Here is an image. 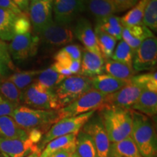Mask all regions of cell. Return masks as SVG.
Masks as SVG:
<instances>
[{
	"label": "cell",
	"instance_id": "6da1fadb",
	"mask_svg": "<svg viewBox=\"0 0 157 157\" xmlns=\"http://www.w3.org/2000/svg\"><path fill=\"white\" fill-rule=\"evenodd\" d=\"M130 137L143 157H157V138L154 122L150 117L132 110Z\"/></svg>",
	"mask_w": 157,
	"mask_h": 157
},
{
	"label": "cell",
	"instance_id": "7a4b0ae2",
	"mask_svg": "<svg viewBox=\"0 0 157 157\" xmlns=\"http://www.w3.org/2000/svg\"><path fill=\"white\" fill-rule=\"evenodd\" d=\"M98 115L107 133L111 143L121 141L130 136L132 131V110L101 108Z\"/></svg>",
	"mask_w": 157,
	"mask_h": 157
},
{
	"label": "cell",
	"instance_id": "3957f363",
	"mask_svg": "<svg viewBox=\"0 0 157 157\" xmlns=\"http://www.w3.org/2000/svg\"><path fill=\"white\" fill-rule=\"evenodd\" d=\"M11 117L21 129L27 132L36 129L44 135L60 120L58 111L36 109L23 105L15 108Z\"/></svg>",
	"mask_w": 157,
	"mask_h": 157
},
{
	"label": "cell",
	"instance_id": "277c9868",
	"mask_svg": "<svg viewBox=\"0 0 157 157\" xmlns=\"http://www.w3.org/2000/svg\"><path fill=\"white\" fill-rule=\"evenodd\" d=\"M91 90V78L72 75L65 78L55 89V93L62 109Z\"/></svg>",
	"mask_w": 157,
	"mask_h": 157
},
{
	"label": "cell",
	"instance_id": "5b68a950",
	"mask_svg": "<svg viewBox=\"0 0 157 157\" xmlns=\"http://www.w3.org/2000/svg\"><path fill=\"white\" fill-rule=\"evenodd\" d=\"M95 112V111H92L83 114L63 118L58 120L52 124L48 132L43 135L40 143L38 145L39 148L42 151L47 143L57 137L71 134H77Z\"/></svg>",
	"mask_w": 157,
	"mask_h": 157
},
{
	"label": "cell",
	"instance_id": "8992f818",
	"mask_svg": "<svg viewBox=\"0 0 157 157\" xmlns=\"http://www.w3.org/2000/svg\"><path fill=\"white\" fill-rule=\"evenodd\" d=\"M22 105L32 109L58 111L60 109L55 90H48L34 82L23 92Z\"/></svg>",
	"mask_w": 157,
	"mask_h": 157
},
{
	"label": "cell",
	"instance_id": "52a82bcc",
	"mask_svg": "<svg viewBox=\"0 0 157 157\" xmlns=\"http://www.w3.org/2000/svg\"><path fill=\"white\" fill-rule=\"evenodd\" d=\"M29 135L23 138H0V151L9 157H25L31 152L40 150L38 142L44 134L36 129L29 131Z\"/></svg>",
	"mask_w": 157,
	"mask_h": 157
},
{
	"label": "cell",
	"instance_id": "ba28073f",
	"mask_svg": "<svg viewBox=\"0 0 157 157\" xmlns=\"http://www.w3.org/2000/svg\"><path fill=\"white\" fill-rule=\"evenodd\" d=\"M105 96V94L92 89L69 105L58 110L60 119L98 111L103 105Z\"/></svg>",
	"mask_w": 157,
	"mask_h": 157
},
{
	"label": "cell",
	"instance_id": "9c48e42d",
	"mask_svg": "<svg viewBox=\"0 0 157 157\" xmlns=\"http://www.w3.org/2000/svg\"><path fill=\"white\" fill-rule=\"evenodd\" d=\"M143 88L137 84L129 82L115 93L106 95L101 108L132 110L134 104L138 99Z\"/></svg>",
	"mask_w": 157,
	"mask_h": 157
},
{
	"label": "cell",
	"instance_id": "30bf717a",
	"mask_svg": "<svg viewBox=\"0 0 157 157\" xmlns=\"http://www.w3.org/2000/svg\"><path fill=\"white\" fill-rule=\"evenodd\" d=\"M157 63V39L155 36L145 39L135 51L132 68L135 73L154 69Z\"/></svg>",
	"mask_w": 157,
	"mask_h": 157
},
{
	"label": "cell",
	"instance_id": "8fae6325",
	"mask_svg": "<svg viewBox=\"0 0 157 157\" xmlns=\"http://www.w3.org/2000/svg\"><path fill=\"white\" fill-rule=\"evenodd\" d=\"M39 42V37L31 32L15 34L7 46V49L13 59L24 60L36 54Z\"/></svg>",
	"mask_w": 157,
	"mask_h": 157
},
{
	"label": "cell",
	"instance_id": "7c38bea8",
	"mask_svg": "<svg viewBox=\"0 0 157 157\" xmlns=\"http://www.w3.org/2000/svg\"><path fill=\"white\" fill-rule=\"evenodd\" d=\"M95 113L86 122L82 130L91 137L97 150L98 157H107L111 142L101 117L98 113L96 115Z\"/></svg>",
	"mask_w": 157,
	"mask_h": 157
},
{
	"label": "cell",
	"instance_id": "4fadbf2b",
	"mask_svg": "<svg viewBox=\"0 0 157 157\" xmlns=\"http://www.w3.org/2000/svg\"><path fill=\"white\" fill-rule=\"evenodd\" d=\"M85 10L84 0H52L54 21L69 25Z\"/></svg>",
	"mask_w": 157,
	"mask_h": 157
},
{
	"label": "cell",
	"instance_id": "5bb4252c",
	"mask_svg": "<svg viewBox=\"0 0 157 157\" xmlns=\"http://www.w3.org/2000/svg\"><path fill=\"white\" fill-rule=\"evenodd\" d=\"M28 16L35 33L39 34L52 18V0H39L29 4Z\"/></svg>",
	"mask_w": 157,
	"mask_h": 157
},
{
	"label": "cell",
	"instance_id": "9a60e30c",
	"mask_svg": "<svg viewBox=\"0 0 157 157\" xmlns=\"http://www.w3.org/2000/svg\"><path fill=\"white\" fill-rule=\"evenodd\" d=\"M42 41L50 46L67 45L74 40V30L69 25H61L53 21L39 34Z\"/></svg>",
	"mask_w": 157,
	"mask_h": 157
},
{
	"label": "cell",
	"instance_id": "2e32d148",
	"mask_svg": "<svg viewBox=\"0 0 157 157\" xmlns=\"http://www.w3.org/2000/svg\"><path fill=\"white\" fill-rule=\"evenodd\" d=\"M74 34L76 38L84 45L85 50L102 56L97 43L95 31L91 23L85 17H80L76 23ZM103 57V56H102Z\"/></svg>",
	"mask_w": 157,
	"mask_h": 157
},
{
	"label": "cell",
	"instance_id": "e0dca14e",
	"mask_svg": "<svg viewBox=\"0 0 157 157\" xmlns=\"http://www.w3.org/2000/svg\"><path fill=\"white\" fill-rule=\"evenodd\" d=\"M105 67V59L85 49L82 50L81 68L78 75L93 78L103 74Z\"/></svg>",
	"mask_w": 157,
	"mask_h": 157
},
{
	"label": "cell",
	"instance_id": "ac0fdd59",
	"mask_svg": "<svg viewBox=\"0 0 157 157\" xmlns=\"http://www.w3.org/2000/svg\"><path fill=\"white\" fill-rule=\"evenodd\" d=\"M154 36L151 31L143 24L123 26L121 39L135 51L145 39Z\"/></svg>",
	"mask_w": 157,
	"mask_h": 157
},
{
	"label": "cell",
	"instance_id": "d6986e66",
	"mask_svg": "<svg viewBox=\"0 0 157 157\" xmlns=\"http://www.w3.org/2000/svg\"><path fill=\"white\" fill-rule=\"evenodd\" d=\"M130 81L118 79L109 74H101L91 78L92 89L105 95L113 93L121 89Z\"/></svg>",
	"mask_w": 157,
	"mask_h": 157
},
{
	"label": "cell",
	"instance_id": "ffe728a7",
	"mask_svg": "<svg viewBox=\"0 0 157 157\" xmlns=\"http://www.w3.org/2000/svg\"><path fill=\"white\" fill-rule=\"evenodd\" d=\"M132 110L151 118L157 113V92L143 89Z\"/></svg>",
	"mask_w": 157,
	"mask_h": 157
},
{
	"label": "cell",
	"instance_id": "44dd1931",
	"mask_svg": "<svg viewBox=\"0 0 157 157\" xmlns=\"http://www.w3.org/2000/svg\"><path fill=\"white\" fill-rule=\"evenodd\" d=\"M76 135L71 134L57 137L47 143L40 153L39 157H50L55 153L63 149H75Z\"/></svg>",
	"mask_w": 157,
	"mask_h": 157
},
{
	"label": "cell",
	"instance_id": "7402d4cb",
	"mask_svg": "<svg viewBox=\"0 0 157 157\" xmlns=\"http://www.w3.org/2000/svg\"><path fill=\"white\" fill-rule=\"evenodd\" d=\"M107 157H143L130 136L117 143H111Z\"/></svg>",
	"mask_w": 157,
	"mask_h": 157
},
{
	"label": "cell",
	"instance_id": "603a6c76",
	"mask_svg": "<svg viewBox=\"0 0 157 157\" xmlns=\"http://www.w3.org/2000/svg\"><path fill=\"white\" fill-rule=\"evenodd\" d=\"M87 8L96 20L110 16L117 13L111 0H84Z\"/></svg>",
	"mask_w": 157,
	"mask_h": 157
},
{
	"label": "cell",
	"instance_id": "cb8c5ba5",
	"mask_svg": "<svg viewBox=\"0 0 157 157\" xmlns=\"http://www.w3.org/2000/svg\"><path fill=\"white\" fill-rule=\"evenodd\" d=\"M28 135L29 132L21 129L11 116L0 117V138H23Z\"/></svg>",
	"mask_w": 157,
	"mask_h": 157
},
{
	"label": "cell",
	"instance_id": "d4e9b609",
	"mask_svg": "<svg viewBox=\"0 0 157 157\" xmlns=\"http://www.w3.org/2000/svg\"><path fill=\"white\" fill-rule=\"evenodd\" d=\"M18 16L10 10L0 8V40L9 42L13 39L15 23Z\"/></svg>",
	"mask_w": 157,
	"mask_h": 157
},
{
	"label": "cell",
	"instance_id": "484cf974",
	"mask_svg": "<svg viewBox=\"0 0 157 157\" xmlns=\"http://www.w3.org/2000/svg\"><path fill=\"white\" fill-rule=\"evenodd\" d=\"M104 71L118 79L124 81H130L136 74L132 66L116 61L112 59L105 60Z\"/></svg>",
	"mask_w": 157,
	"mask_h": 157
},
{
	"label": "cell",
	"instance_id": "4316f807",
	"mask_svg": "<svg viewBox=\"0 0 157 157\" xmlns=\"http://www.w3.org/2000/svg\"><path fill=\"white\" fill-rule=\"evenodd\" d=\"M95 27L114 37L117 40L121 39L123 25L121 23L120 17L112 15L103 18L96 20Z\"/></svg>",
	"mask_w": 157,
	"mask_h": 157
},
{
	"label": "cell",
	"instance_id": "83f0119b",
	"mask_svg": "<svg viewBox=\"0 0 157 157\" xmlns=\"http://www.w3.org/2000/svg\"><path fill=\"white\" fill-rule=\"evenodd\" d=\"M65 78H66V76L58 73L51 66L46 69L41 70L34 82L48 90H55Z\"/></svg>",
	"mask_w": 157,
	"mask_h": 157
},
{
	"label": "cell",
	"instance_id": "f1b7e54d",
	"mask_svg": "<svg viewBox=\"0 0 157 157\" xmlns=\"http://www.w3.org/2000/svg\"><path fill=\"white\" fill-rule=\"evenodd\" d=\"M97 39V43L101 50V55L105 60L111 59L117 45V39L107 33L101 31L97 27L94 29Z\"/></svg>",
	"mask_w": 157,
	"mask_h": 157
},
{
	"label": "cell",
	"instance_id": "f546056e",
	"mask_svg": "<svg viewBox=\"0 0 157 157\" xmlns=\"http://www.w3.org/2000/svg\"><path fill=\"white\" fill-rule=\"evenodd\" d=\"M76 152L80 157H98L91 137L82 129L76 135Z\"/></svg>",
	"mask_w": 157,
	"mask_h": 157
},
{
	"label": "cell",
	"instance_id": "4dcf8cb0",
	"mask_svg": "<svg viewBox=\"0 0 157 157\" xmlns=\"http://www.w3.org/2000/svg\"><path fill=\"white\" fill-rule=\"evenodd\" d=\"M0 94L15 107L22 105L23 92L7 78L0 80Z\"/></svg>",
	"mask_w": 157,
	"mask_h": 157
},
{
	"label": "cell",
	"instance_id": "1f68e13d",
	"mask_svg": "<svg viewBox=\"0 0 157 157\" xmlns=\"http://www.w3.org/2000/svg\"><path fill=\"white\" fill-rule=\"evenodd\" d=\"M149 0H139V2L128 13L121 17L123 26H130L143 24V17L145 8Z\"/></svg>",
	"mask_w": 157,
	"mask_h": 157
},
{
	"label": "cell",
	"instance_id": "d6a6232c",
	"mask_svg": "<svg viewBox=\"0 0 157 157\" xmlns=\"http://www.w3.org/2000/svg\"><path fill=\"white\" fill-rule=\"evenodd\" d=\"M41 70L21 71L12 74L7 78L13 82L21 92L34 83Z\"/></svg>",
	"mask_w": 157,
	"mask_h": 157
},
{
	"label": "cell",
	"instance_id": "836d02e7",
	"mask_svg": "<svg viewBox=\"0 0 157 157\" xmlns=\"http://www.w3.org/2000/svg\"><path fill=\"white\" fill-rule=\"evenodd\" d=\"M134 51L124 41L121 39L113 51L111 59L116 61L122 63L132 67V60Z\"/></svg>",
	"mask_w": 157,
	"mask_h": 157
},
{
	"label": "cell",
	"instance_id": "e575fe53",
	"mask_svg": "<svg viewBox=\"0 0 157 157\" xmlns=\"http://www.w3.org/2000/svg\"><path fill=\"white\" fill-rule=\"evenodd\" d=\"M143 24L151 31H157V0H149L143 13Z\"/></svg>",
	"mask_w": 157,
	"mask_h": 157
},
{
	"label": "cell",
	"instance_id": "d590c367",
	"mask_svg": "<svg viewBox=\"0 0 157 157\" xmlns=\"http://www.w3.org/2000/svg\"><path fill=\"white\" fill-rule=\"evenodd\" d=\"M130 82L140 86L143 89L157 92V74L156 71L149 72L139 75H135Z\"/></svg>",
	"mask_w": 157,
	"mask_h": 157
},
{
	"label": "cell",
	"instance_id": "8d00e7d4",
	"mask_svg": "<svg viewBox=\"0 0 157 157\" xmlns=\"http://www.w3.org/2000/svg\"><path fill=\"white\" fill-rule=\"evenodd\" d=\"M10 70H14V65L12 62L7 45L3 41L0 42V80L8 74Z\"/></svg>",
	"mask_w": 157,
	"mask_h": 157
},
{
	"label": "cell",
	"instance_id": "74e56055",
	"mask_svg": "<svg viewBox=\"0 0 157 157\" xmlns=\"http://www.w3.org/2000/svg\"><path fill=\"white\" fill-rule=\"evenodd\" d=\"M31 24L28 15H20L17 17L15 23L14 31L15 34H23L31 32Z\"/></svg>",
	"mask_w": 157,
	"mask_h": 157
},
{
	"label": "cell",
	"instance_id": "f35d334b",
	"mask_svg": "<svg viewBox=\"0 0 157 157\" xmlns=\"http://www.w3.org/2000/svg\"><path fill=\"white\" fill-rule=\"evenodd\" d=\"M111 1L114 5L117 13H121L132 8L138 2L139 0H111Z\"/></svg>",
	"mask_w": 157,
	"mask_h": 157
},
{
	"label": "cell",
	"instance_id": "ab89813d",
	"mask_svg": "<svg viewBox=\"0 0 157 157\" xmlns=\"http://www.w3.org/2000/svg\"><path fill=\"white\" fill-rule=\"evenodd\" d=\"M65 52L68 55L72 60H81L82 56V49L79 45L77 44H68L63 48Z\"/></svg>",
	"mask_w": 157,
	"mask_h": 157
},
{
	"label": "cell",
	"instance_id": "60d3db41",
	"mask_svg": "<svg viewBox=\"0 0 157 157\" xmlns=\"http://www.w3.org/2000/svg\"><path fill=\"white\" fill-rule=\"evenodd\" d=\"M15 107L0 94V117L11 116Z\"/></svg>",
	"mask_w": 157,
	"mask_h": 157
},
{
	"label": "cell",
	"instance_id": "b9f144b4",
	"mask_svg": "<svg viewBox=\"0 0 157 157\" xmlns=\"http://www.w3.org/2000/svg\"><path fill=\"white\" fill-rule=\"evenodd\" d=\"M0 8L10 10L17 15H23L25 14L20 10L19 7L12 0H0Z\"/></svg>",
	"mask_w": 157,
	"mask_h": 157
},
{
	"label": "cell",
	"instance_id": "7bdbcfd3",
	"mask_svg": "<svg viewBox=\"0 0 157 157\" xmlns=\"http://www.w3.org/2000/svg\"><path fill=\"white\" fill-rule=\"evenodd\" d=\"M51 66H52V67H53L54 69L56 70V71L58 72V73L62 74V75H63L64 76H66V77H68V76H72V74L71 73V71L68 69L67 68H66V67H65V66H63L61 64L58 63L54 62V63L51 65Z\"/></svg>",
	"mask_w": 157,
	"mask_h": 157
},
{
	"label": "cell",
	"instance_id": "ee69618b",
	"mask_svg": "<svg viewBox=\"0 0 157 157\" xmlns=\"http://www.w3.org/2000/svg\"><path fill=\"white\" fill-rule=\"evenodd\" d=\"M12 1L19 7L20 10L28 15L29 7V0H12Z\"/></svg>",
	"mask_w": 157,
	"mask_h": 157
},
{
	"label": "cell",
	"instance_id": "f6af8a7d",
	"mask_svg": "<svg viewBox=\"0 0 157 157\" xmlns=\"http://www.w3.org/2000/svg\"><path fill=\"white\" fill-rule=\"evenodd\" d=\"M75 151V149H63V150L60 151L55 153L54 154H52L50 157H69Z\"/></svg>",
	"mask_w": 157,
	"mask_h": 157
},
{
	"label": "cell",
	"instance_id": "bcb514c9",
	"mask_svg": "<svg viewBox=\"0 0 157 157\" xmlns=\"http://www.w3.org/2000/svg\"><path fill=\"white\" fill-rule=\"evenodd\" d=\"M40 153H41L40 150H37L36 151L31 152V154L27 155V156H25V157H39V156H40Z\"/></svg>",
	"mask_w": 157,
	"mask_h": 157
},
{
	"label": "cell",
	"instance_id": "7dc6e473",
	"mask_svg": "<svg viewBox=\"0 0 157 157\" xmlns=\"http://www.w3.org/2000/svg\"><path fill=\"white\" fill-rule=\"evenodd\" d=\"M69 157H80V156H78V154L75 151V152H74L73 154H72L71 155V156H70Z\"/></svg>",
	"mask_w": 157,
	"mask_h": 157
},
{
	"label": "cell",
	"instance_id": "c3c4849f",
	"mask_svg": "<svg viewBox=\"0 0 157 157\" xmlns=\"http://www.w3.org/2000/svg\"><path fill=\"white\" fill-rule=\"evenodd\" d=\"M0 157H9L7 155H6L5 154H4V153L0 151Z\"/></svg>",
	"mask_w": 157,
	"mask_h": 157
},
{
	"label": "cell",
	"instance_id": "681fc988",
	"mask_svg": "<svg viewBox=\"0 0 157 157\" xmlns=\"http://www.w3.org/2000/svg\"><path fill=\"white\" fill-rule=\"evenodd\" d=\"M39 1V0H29V2H34Z\"/></svg>",
	"mask_w": 157,
	"mask_h": 157
},
{
	"label": "cell",
	"instance_id": "f907efd6",
	"mask_svg": "<svg viewBox=\"0 0 157 157\" xmlns=\"http://www.w3.org/2000/svg\"><path fill=\"white\" fill-rule=\"evenodd\" d=\"M1 41H2V40H0V42H1Z\"/></svg>",
	"mask_w": 157,
	"mask_h": 157
}]
</instances>
